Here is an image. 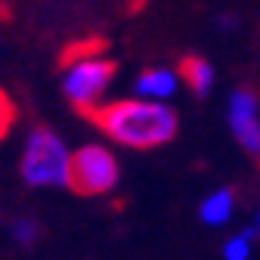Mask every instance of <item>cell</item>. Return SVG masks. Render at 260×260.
Returning <instances> with one entry per match:
<instances>
[{"label":"cell","mask_w":260,"mask_h":260,"mask_svg":"<svg viewBox=\"0 0 260 260\" xmlns=\"http://www.w3.org/2000/svg\"><path fill=\"white\" fill-rule=\"evenodd\" d=\"M93 118L109 140L134 149H155L177 137V112L165 100H118L100 106Z\"/></svg>","instance_id":"obj_1"},{"label":"cell","mask_w":260,"mask_h":260,"mask_svg":"<svg viewBox=\"0 0 260 260\" xmlns=\"http://www.w3.org/2000/svg\"><path fill=\"white\" fill-rule=\"evenodd\" d=\"M22 177L28 186H69L72 183V152L53 130L41 127L28 137L22 152Z\"/></svg>","instance_id":"obj_2"},{"label":"cell","mask_w":260,"mask_h":260,"mask_svg":"<svg viewBox=\"0 0 260 260\" xmlns=\"http://www.w3.org/2000/svg\"><path fill=\"white\" fill-rule=\"evenodd\" d=\"M112 75H115V65L109 59L93 56V53H81L65 69L62 90L78 109H96V103L103 100V93L112 84Z\"/></svg>","instance_id":"obj_3"},{"label":"cell","mask_w":260,"mask_h":260,"mask_svg":"<svg viewBox=\"0 0 260 260\" xmlns=\"http://www.w3.org/2000/svg\"><path fill=\"white\" fill-rule=\"evenodd\" d=\"M118 183V158L106 146H84L72 155V183L81 195H103Z\"/></svg>","instance_id":"obj_4"},{"label":"cell","mask_w":260,"mask_h":260,"mask_svg":"<svg viewBox=\"0 0 260 260\" xmlns=\"http://www.w3.org/2000/svg\"><path fill=\"white\" fill-rule=\"evenodd\" d=\"M230 127L245 152H260V106L251 90H236L230 96Z\"/></svg>","instance_id":"obj_5"},{"label":"cell","mask_w":260,"mask_h":260,"mask_svg":"<svg viewBox=\"0 0 260 260\" xmlns=\"http://www.w3.org/2000/svg\"><path fill=\"white\" fill-rule=\"evenodd\" d=\"M177 93V75L171 69H146L137 78V96L146 100H168Z\"/></svg>","instance_id":"obj_6"},{"label":"cell","mask_w":260,"mask_h":260,"mask_svg":"<svg viewBox=\"0 0 260 260\" xmlns=\"http://www.w3.org/2000/svg\"><path fill=\"white\" fill-rule=\"evenodd\" d=\"M233 211H236V199H233L230 189L211 192L208 199L202 202V208H199V214H202V220H205L208 226H223L226 220L233 217Z\"/></svg>","instance_id":"obj_7"},{"label":"cell","mask_w":260,"mask_h":260,"mask_svg":"<svg viewBox=\"0 0 260 260\" xmlns=\"http://www.w3.org/2000/svg\"><path fill=\"white\" fill-rule=\"evenodd\" d=\"M183 78H186V84L195 93H202V96L214 87V69H211V62L199 59V56H192V59L183 62Z\"/></svg>","instance_id":"obj_8"},{"label":"cell","mask_w":260,"mask_h":260,"mask_svg":"<svg viewBox=\"0 0 260 260\" xmlns=\"http://www.w3.org/2000/svg\"><path fill=\"white\" fill-rule=\"evenodd\" d=\"M251 242H254V230H245V233L233 236L230 242H226V248H223V257L226 260H245V257H251Z\"/></svg>","instance_id":"obj_9"},{"label":"cell","mask_w":260,"mask_h":260,"mask_svg":"<svg viewBox=\"0 0 260 260\" xmlns=\"http://www.w3.org/2000/svg\"><path fill=\"white\" fill-rule=\"evenodd\" d=\"M13 236H16L19 245H35V239H38V223L35 220H19L13 226Z\"/></svg>","instance_id":"obj_10"},{"label":"cell","mask_w":260,"mask_h":260,"mask_svg":"<svg viewBox=\"0 0 260 260\" xmlns=\"http://www.w3.org/2000/svg\"><path fill=\"white\" fill-rule=\"evenodd\" d=\"M10 124H13V103H10V96L0 90V140L10 134Z\"/></svg>","instance_id":"obj_11"},{"label":"cell","mask_w":260,"mask_h":260,"mask_svg":"<svg viewBox=\"0 0 260 260\" xmlns=\"http://www.w3.org/2000/svg\"><path fill=\"white\" fill-rule=\"evenodd\" d=\"M257 233H260V214H257Z\"/></svg>","instance_id":"obj_12"}]
</instances>
